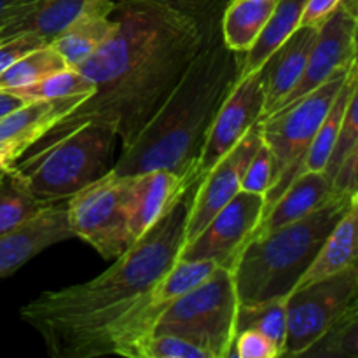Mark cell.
Listing matches in <instances>:
<instances>
[{
    "label": "cell",
    "mask_w": 358,
    "mask_h": 358,
    "mask_svg": "<svg viewBox=\"0 0 358 358\" xmlns=\"http://www.w3.org/2000/svg\"><path fill=\"white\" fill-rule=\"evenodd\" d=\"M110 37L77 66L94 91L31 149L86 122L108 126L122 149L164 103L213 28L147 0L115 2Z\"/></svg>",
    "instance_id": "cell-1"
},
{
    "label": "cell",
    "mask_w": 358,
    "mask_h": 358,
    "mask_svg": "<svg viewBox=\"0 0 358 358\" xmlns=\"http://www.w3.org/2000/svg\"><path fill=\"white\" fill-rule=\"evenodd\" d=\"M192 189L96 278L42 292L21 308V318L41 334L49 355L91 358L103 329L166 275L184 247Z\"/></svg>",
    "instance_id": "cell-2"
},
{
    "label": "cell",
    "mask_w": 358,
    "mask_h": 358,
    "mask_svg": "<svg viewBox=\"0 0 358 358\" xmlns=\"http://www.w3.org/2000/svg\"><path fill=\"white\" fill-rule=\"evenodd\" d=\"M243 59V52L231 51L222 42L220 24L213 28L170 96L122 149L112 171L170 170L196 185L203 145L217 112L240 80Z\"/></svg>",
    "instance_id": "cell-3"
},
{
    "label": "cell",
    "mask_w": 358,
    "mask_h": 358,
    "mask_svg": "<svg viewBox=\"0 0 358 358\" xmlns=\"http://www.w3.org/2000/svg\"><path fill=\"white\" fill-rule=\"evenodd\" d=\"M350 203L352 194L334 192L310 215L250 238L233 269L240 306L287 299L313 264L325 238Z\"/></svg>",
    "instance_id": "cell-4"
},
{
    "label": "cell",
    "mask_w": 358,
    "mask_h": 358,
    "mask_svg": "<svg viewBox=\"0 0 358 358\" xmlns=\"http://www.w3.org/2000/svg\"><path fill=\"white\" fill-rule=\"evenodd\" d=\"M117 140L108 126L86 122L34 149L10 168L41 203L65 201L112 170Z\"/></svg>",
    "instance_id": "cell-5"
},
{
    "label": "cell",
    "mask_w": 358,
    "mask_h": 358,
    "mask_svg": "<svg viewBox=\"0 0 358 358\" xmlns=\"http://www.w3.org/2000/svg\"><path fill=\"white\" fill-rule=\"evenodd\" d=\"M240 301L233 273L217 268L205 282L161 313L152 334H173L206 350L212 358L233 357Z\"/></svg>",
    "instance_id": "cell-6"
},
{
    "label": "cell",
    "mask_w": 358,
    "mask_h": 358,
    "mask_svg": "<svg viewBox=\"0 0 358 358\" xmlns=\"http://www.w3.org/2000/svg\"><path fill=\"white\" fill-rule=\"evenodd\" d=\"M348 73L350 69L339 70L317 90L259 121L261 138L273 156V184L264 196V213L297 177L301 163Z\"/></svg>",
    "instance_id": "cell-7"
},
{
    "label": "cell",
    "mask_w": 358,
    "mask_h": 358,
    "mask_svg": "<svg viewBox=\"0 0 358 358\" xmlns=\"http://www.w3.org/2000/svg\"><path fill=\"white\" fill-rule=\"evenodd\" d=\"M358 306V264L297 287L287 297L283 357H303Z\"/></svg>",
    "instance_id": "cell-8"
},
{
    "label": "cell",
    "mask_w": 358,
    "mask_h": 358,
    "mask_svg": "<svg viewBox=\"0 0 358 358\" xmlns=\"http://www.w3.org/2000/svg\"><path fill=\"white\" fill-rule=\"evenodd\" d=\"M128 177L107 171L66 199L73 236L80 238L103 259H115L133 245L126 212Z\"/></svg>",
    "instance_id": "cell-9"
},
{
    "label": "cell",
    "mask_w": 358,
    "mask_h": 358,
    "mask_svg": "<svg viewBox=\"0 0 358 358\" xmlns=\"http://www.w3.org/2000/svg\"><path fill=\"white\" fill-rule=\"evenodd\" d=\"M264 196L240 191L182 247V261H212L233 273L241 252L264 215Z\"/></svg>",
    "instance_id": "cell-10"
},
{
    "label": "cell",
    "mask_w": 358,
    "mask_h": 358,
    "mask_svg": "<svg viewBox=\"0 0 358 358\" xmlns=\"http://www.w3.org/2000/svg\"><path fill=\"white\" fill-rule=\"evenodd\" d=\"M264 103L262 70L240 77L213 119L196 166V184L247 135L252 126L261 121Z\"/></svg>",
    "instance_id": "cell-11"
},
{
    "label": "cell",
    "mask_w": 358,
    "mask_h": 358,
    "mask_svg": "<svg viewBox=\"0 0 358 358\" xmlns=\"http://www.w3.org/2000/svg\"><path fill=\"white\" fill-rule=\"evenodd\" d=\"M261 143V126L254 124L247 135L194 185L185 219V241H191L213 215L241 191L245 168Z\"/></svg>",
    "instance_id": "cell-12"
},
{
    "label": "cell",
    "mask_w": 358,
    "mask_h": 358,
    "mask_svg": "<svg viewBox=\"0 0 358 358\" xmlns=\"http://www.w3.org/2000/svg\"><path fill=\"white\" fill-rule=\"evenodd\" d=\"M357 21L343 9L341 6L318 27L317 38L313 42L310 56H308L306 69L303 77L294 87L292 93L283 100V103L275 112L287 108L327 83L339 70L352 69L353 62V31ZM273 112V114H275Z\"/></svg>",
    "instance_id": "cell-13"
},
{
    "label": "cell",
    "mask_w": 358,
    "mask_h": 358,
    "mask_svg": "<svg viewBox=\"0 0 358 358\" xmlns=\"http://www.w3.org/2000/svg\"><path fill=\"white\" fill-rule=\"evenodd\" d=\"M73 236L66 213V199L45 205L37 215L10 233L0 234V278L10 276L52 245Z\"/></svg>",
    "instance_id": "cell-14"
},
{
    "label": "cell",
    "mask_w": 358,
    "mask_h": 358,
    "mask_svg": "<svg viewBox=\"0 0 358 358\" xmlns=\"http://www.w3.org/2000/svg\"><path fill=\"white\" fill-rule=\"evenodd\" d=\"M126 212L133 241L147 233L194 185L170 170L126 175Z\"/></svg>",
    "instance_id": "cell-15"
},
{
    "label": "cell",
    "mask_w": 358,
    "mask_h": 358,
    "mask_svg": "<svg viewBox=\"0 0 358 358\" xmlns=\"http://www.w3.org/2000/svg\"><path fill=\"white\" fill-rule=\"evenodd\" d=\"M87 96L27 101L0 119V149L14 161L37 145L59 121L72 114Z\"/></svg>",
    "instance_id": "cell-16"
},
{
    "label": "cell",
    "mask_w": 358,
    "mask_h": 358,
    "mask_svg": "<svg viewBox=\"0 0 358 358\" xmlns=\"http://www.w3.org/2000/svg\"><path fill=\"white\" fill-rule=\"evenodd\" d=\"M114 0H42L0 30V41L34 35L51 44L70 24L90 14H110Z\"/></svg>",
    "instance_id": "cell-17"
},
{
    "label": "cell",
    "mask_w": 358,
    "mask_h": 358,
    "mask_svg": "<svg viewBox=\"0 0 358 358\" xmlns=\"http://www.w3.org/2000/svg\"><path fill=\"white\" fill-rule=\"evenodd\" d=\"M317 31L318 28L313 27H299L261 69L266 94L262 119L269 117L301 80Z\"/></svg>",
    "instance_id": "cell-18"
},
{
    "label": "cell",
    "mask_w": 358,
    "mask_h": 358,
    "mask_svg": "<svg viewBox=\"0 0 358 358\" xmlns=\"http://www.w3.org/2000/svg\"><path fill=\"white\" fill-rule=\"evenodd\" d=\"M332 196H334L332 180L324 171H304L297 175L262 215V220L252 238L268 234L278 227L310 215Z\"/></svg>",
    "instance_id": "cell-19"
},
{
    "label": "cell",
    "mask_w": 358,
    "mask_h": 358,
    "mask_svg": "<svg viewBox=\"0 0 358 358\" xmlns=\"http://www.w3.org/2000/svg\"><path fill=\"white\" fill-rule=\"evenodd\" d=\"M355 264H358V196L352 194L348 210L325 238L313 264L297 287L317 282Z\"/></svg>",
    "instance_id": "cell-20"
},
{
    "label": "cell",
    "mask_w": 358,
    "mask_h": 358,
    "mask_svg": "<svg viewBox=\"0 0 358 358\" xmlns=\"http://www.w3.org/2000/svg\"><path fill=\"white\" fill-rule=\"evenodd\" d=\"M278 0H229L220 16V37L231 51L247 55Z\"/></svg>",
    "instance_id": "cell-21"
},
{
    "label": "cell",
    "mask_w": 358,
    "mask_h": 358,
    "mask_svg": "<svg viewBox=\"0 0 358 358\" xmlns=\"http://www.w3.org/2000/svg\"><path fill=\"white\" fill-rule=\"evenodd\" d=\"M308 0H278L250 51L245 55L241 76L254 73L266 65L273 52L301 27L304 7Z\"/></svg>",
    "instance_id": "cell-22"
},
{
    "label": "cell",
    "mask_w": 358,
    "mask_h": 358,
    "mask_svg": "<svg viewBox=\"0 0 358 358\" xmlns=\"http://www.w3.org/2000/svg\"><path fill=\"white\" fill-rule=\"evenodd\" d=\"M115 21L110 14H90L70 24L51 42L66 66L77 69L86 62L114 31Z\"/></svg>",
    "instance_id": "cell-23"
},
{
    "label": "cell",
    "mask_w": 358,
    "mask_h": 358,
    "mask_svg": "<svg viewBox=\"0 0 358 358\" xmlns=\"http://www.w3.org/2000/svg\"><path fill=\"white\" fill-rule=\"evenodd\" d=\"M357 79L358 73L350 69L348 77H346L345 84L339 90L336 100L332 101L324 122L318 128L317 135H315L313 142H311L310 149H308L306 156H304L303 163H301L297 175L304 173V171H324L325 173V170L329 166V161L332 157V152H334L336 142H338L343 114H345L346 103H348L350 96H352L353 90H355Z\"/></svg>",
    "instance_id": "cell-24"
},
{
    "label": "cell",
    "mask_w": 358,
    "mask_h": 358,
    "mask_svg": "<svg viewBox=\"0 0 358 358\" xmlns=\"http://www.w3.org/2000/svg\"><path fill=\"white\" fill-rule=\"evenodd\" d=\"M44 203L38 201L23 182L17 178L13 168L0 177V234L10 233L37 215Z\"/></svg>",
    "instance_id": "cell-25"
},
{
    "label": "cell",
    "mask_w": 358,
    "mask_h": 358,
    "mask_svg": "<svg viewBox=\"0 0 358 358\" xmlns=\"http://www.w3.org/2000/svg\"><path fill=\"white\" fill-rule=\"evenodd\" d=\"M63 69H66V63L58 51L51 44L42 45L21 56L0 76V90H21Z\"/></svg>",
    "instance_id": "cell-26"
},
{
    "label": "cell",
    "mask_w": 358,
    "mask_h": 358,
    "mask_svg": "<svg viewBox=\"0 0 358 358\" xmlns=\"http://www.w3.org/2000/svg\"><path fill=\"white\" fill-rule=\"evenodd\" d=\"M94 91V84L77 69L58 70L37 83L24 86L21 90H14L13 93L20 94L24 101L34 100H55V98L69 96H91Z\"/></svg>",
    "instance_id": "cell-27"
},
{
    "label": "cell",
    "mask_w": 358,
    "mask_h": 358,
    "mask_svg": "<svg viewBox=\"0 0 358 358\" xmlns=\"http://www.w3.org/2000/svg\"><path fill=\"white\" fill-rule=\"evenodd\" d=\"M245 329H254L268 336L283 353L287 338V299L268 301L255 306H240L236 334Z\"/></svg>",
    "instance_id": "cell-28"
},
{
    "label": "cell",
    "mask_w": 358,
    "mask_h": 358,
    "mask_svg": "<svg viewBox=\"0 0 358 358\" xmlns=\"http://www.w3.org/2000/svg\"><path fill=\"white\" fill-rule=\"evenodd\" d=\"M303 357L358 358V306Z\"/></svg>",
    "instance_id": "cell-29"
},
{
    "label": "cell",
    "mask_w": 358,
    "mask_h": 358,
    "mask_svg": "<svg viewBox=\"0 0 358 358\" xmlns=\"http://www.w3.org/2000/svg\"><path fill=\"white\" fill-rule=\"evenodd\" d=\"M131 358H212L206 350L173 334H150L133 350Z\"/></svg>",
    "instance_id": "cell-30"
},
{
    "label": "cell",
    "mask_w": 358,
    "mask_h": 358,
    "mask_svg": "<svg viewBox=\"0 0 358 358\" xmlns=\"http://www.w3.org/2000/svg\"><path fill=\"white\" fill-rule=\"evenodd\" d=\"M358 138V79L355 84V90H353L352 96H350L348 103H346L345 114H343L341 128H339V136L338 142H336L334 152H332L331 161H329V166L325 170V175L329 178H334L336 171L341 166L343 159L346 157V154L350 152V149L353 147V143Z\"/></svg>",
    "instance_id": "cell-31"
},
{
    "label": "cell",
    "mask_w": 358,
    "mask_h": 358,
    "mask_svg": "<svg viewBox=\"0 0 358 358\" xmlns=\"http://www.w3.org/2000/svg\"><path fill=\"white\" fill-rule=\"evenodd\" d=\"M273 184V156L269 147L264 142L259 143L257 150L252 156L250 163L245 168L243 178H241V191L252 192V194L266 196Z\"/></svg>",
    "instance_id": "cell-32"
},
{
    "label": "cell",
    "mask_w": 358,
    "mask_h": 358,
    "mask_svg": "<svg viewBox=\"0 0 358 358\" xmlns=\"http://www.w3.org/2000/svg\"><path fill=\"white\" fill-rule=\"evenodd\" d=\"M114 2H131V0H114ZM147 2H156L161 6L171 7L178 13L194 17L203 27L212 28L220 24V16H222L229 0H147Z\"/></svg>",
    "instance_id": "cell-33"
},
{
    "label": "cell",
    "mask_w": 358,
    "mask_h": 358,
    "mask_svg": "<svg viewBox=\"0 0 358 358\" xmlns=\"http://www.w3.org/2000/svg\"><path fill=\"white\" fill-rule=\"evenodd\" d=\"M233 357L236 358H276L283 357L282 350L268 338L254 329L240 331L234 338Z\"/></svg>",
    "instance_id": "cell-34"
},
{
    "label": "cell",
    "mask_w": 358,
    "mask_h": 358,
    "mask_svg": "<svg viewBox=\"0 0 358 358\" xmlns=\"http://www.w3.org/2000/svg\"><path fill=\"white\" fill-rule=\"evenodd\" d=\"M42 45H48V42L34 37V35H17V37L0 41V76L21 56L34 51V49L42 48Z\"/></svg>",
    "instance_id": "cell-35"
},
{
    "label": "cell",
    "mask_w": 358,
    "mask_h": 358,
    "mask_svg": "<svg viewBox=\"0 0 358 358\" xmlns=\"http://www.w3.org/2000/svg\"><path fill=\"white\" fill-rule=\"evenodd\" d=\"M332 189L339 194H353L358 189V138L336 171Z\"/></svg>",
    "instance_id": "cell-36"
},
{
    "label": "cell",
    "mask_w": 358,
    "mask_h": 358,
    "mask_svg": "<svg viewBox=\"0 0 358 358\" xmlns=\"http://www.w3.org/2000/svg\"><path fill=\"white\" fill-rule=\"evenodd\" d=\"M343 0H308L304 7L301 27L318 28L339 6Z\"/></svg>",
    "instance_id": "cell-37"
},
{
    "label": "cell",
    "mask_w": 358,
    "mask_h": 358,
    "mask_svg": "<svg viewBox=\"0 0 358 358\" xmlns=\"http://www.w3.org/2000/svg\"><path fill=\"white\" fill-rule=\"evenodd\" d=\"M41 2L42 0H0V30Z\"/></svg>",
    "instance_id": "cell-38"
},
{
    "label": "cell",
    "mask_w": 358,
    "mask_h": 358,
    "mask_svg": "<svg viewBox=\"0 0 358 358\" xmlns=\"http://www.w3.org/2000/svg\"><path fill=\"white\" fill-rule=\"evenodd\" d=\"M23 103H27V101L20 94L13 93V91L0 90V119L9 114V112H13L14 108L21 107Z\"/></svg>",
    "instance_id": "cell-39"
},
{
    "label": "cell",
    "mask_w": 358,
    "mask_h": 358,
    "mask_svg": "<svg viewBox=\"0 0 358 358\" xmlns=\"http://www.w3.org/2000/svg\"><path fill=\"white\" fill-rule=\"evenodd\" d=\"M341 7L358 23V0H343Z\"/></svg>",
    "instance_id": "cell-40"
},
{
    "label": "cell",
    "mask_w": 358,
    "mask_h": 358,
    "mask_svg": "<svg viewBox=\"0 0 358 358\" xmlns=\"http://www.w3.org/2000/svg\"><path fill=\"white\" fill-rule=\"evenodd\" d=\"M352 70L358 73V23L355 24V31H353V62Z\"/></svg>",
    "instance_id": "cell-41"
},
{
    "label": "cell",
    "mask_w": 358,
    "mask_h": 358,
    "mask_svg": "<svg viewBox=\"0 0 358 358\" xmlns=\"http://www.w3.org/2000/svg\"><path fill=\"white\" fill-rule=\"evenodd\" d=\"M14 163H16V161L9 156V152H6L3 149H0V171L9 170Z\"/></svg>",
    "instance_id": "cell-42"
},
{
    "label": "cell",
    "mask_w": 358,
    "mask_h": 358,
    "mask_svg": "<svg viewBox=\"0 0 358 358\" xmlns=\"http://www.w3.org/2000/svg\"><path fill=\"white\" fill-rule=\"evenodd\" d=\"M3 171H6V170H3ZM3 171H0V177H2V173H3Z\"/></svg>",
    "instance_id": "cell-43"
}]
</instances>
